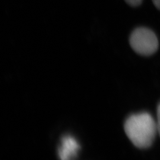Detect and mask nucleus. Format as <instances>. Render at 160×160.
<instances>
[{
  "label": "nucleus",
  "mask_w": 160,
  "mask_h": 160,
  "mask_svg": "<svg viewBox=\"0 0 160 160\" xmlns=\"http://www.w3.org/2000/svg\"><path fill=\"white\" fill-rule=\"evenodd\" d=\"M124 129L129 140L136 147H151L158 134L157 122L148 112L129 116L124 124Z\"/></svg>",
  "instance_id": "f257e3e1"
},
{
  "label": "nucleus",
  "mask_w": 160,
  "mask_h": 160,
  "mask_svg": "<svg viewBox=\"0 0 160 160\" xmlns=\"http://www.w3.org/2000/svg\"><path fill=\"white\" fill-rule=\"evenodd\" d=\"M129 41L132 49L143 57L154 55L159 47L157 35L152 30L145 27L134 29L130 34Z\"/></svg>",
  "instance_id": "f03ea898"
},
{
  "label": "nucleus",
  "mask_w": 160,
  "mask_h": 160,
  "mask_svg": "<svg viewBox=\"0 0 160 160\" xmlns=\"http://www.w3.org/2000/svg\"><path fill=\"white\" fill-rule=\"evenodd\" d=\"M81 146L77 139L72 135H67L62 137L58 149V154L60 160H74L76 158Z\"/></svg>",
  "instance_id": "7ed1b4c3"
},
{
  "label": "nucleus",
  "mask_w": 160,
  "mask_h": 160,
  "mask_svg": "<svg viewBox=\"0 0 160 160\" xmlns=\"http://www.w3.org/2000/svg\"><path fill=\"white\" fill-rule=\"evenodd\" d=\"M143 0H125V1L129 6L132 7H137L140 6Z\"/></svg>",
  "instance_id": "20e7f679"
},
{
  "label": "nucleus",
  "mask_w": 160,
  "mask_h": 160,
  "mask_svg": "<svg viewBox=\"0 0 160 160\" xmlns=\"http://www.w3.org/2000/svg\"><path fill=\"white\" fill-rule=\"evenodd\" d=\"M157 129H158V134L160 135V103L158 105L157 110Z\"/></svg>",
  "instance_id": "39448f33"
},
{
  "label": "nucleus",
  "mask_w": 160,
  "mask_h": 160,
  "mask_svg": "<svg viewBox=\"0 0 160 160\" xmlns=\"http://www.w3.org/2000/svg\"><path fill=\"white\" fill-rule=\"evenodd\" d=\"M155 7L160 10V0H152Z\"/></svg>",
  "instance_id": "423d86ee"
}]
</instances>
